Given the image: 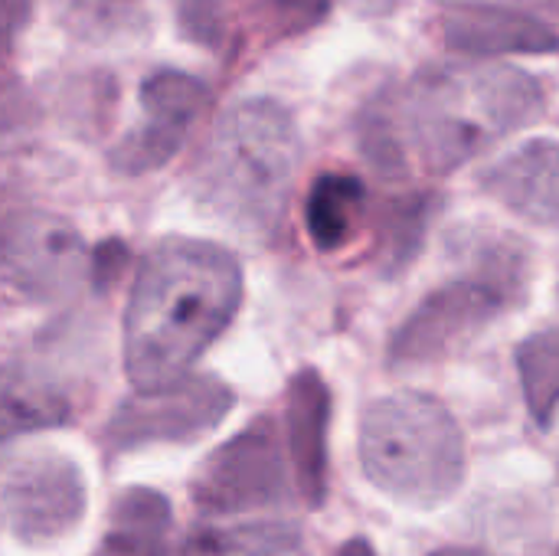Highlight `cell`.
Returning <instances> with one entry per match:
<instances>
[{
  "label": "cell",
  "instance_id": "12",
  "mask_svg": "<svg viewBox=\"0 0 559 556\" xmlns=\"http://www.w3.org/2000/svg\"><path fill=\"white\" fill-rule=\"evenodd\" d=\"M288 459L295 488L308 508H318L328 495V423L331 390L318 370L295 374L288 387Z\"/></svg>",
  "mask_w": 559,
  "mask_h": 556
},
{
  "label": "cell",
  "instance_id": "20",
  "mask_svg": "<svg viewBox=\"0 0 559 556\" xmlns=\"http://www.w3.org/2000/svg\"><path fill=\"white\" fill-rule=\"evenodd\" d=\"M331 0H259V33L292 36L314 26L328 13Z\"/></svg>",
  "mask_w": 559,
  "mask_h": 556
},
{
  "label": "cell",
  "instance_id": "4",
  "mask_svg": "<svg viewBox=\"0 0 559 556\" xmlns=\"http://www.w3.org/2000/svg\"><path fill=\"white\" fill-rule=\"evenodd\" d=\"M360 459L367 478L406 505H439L455 495L465 475L459 423L423 393H393L367 406Z\"/></svg>",
  "mask_w": 559,
  "mask_h": 556
},
{
  "label": "cell",
  "instance_id": "21",
  "mask_svg": "<svg viewBox=\"0 0 559 556\" xmlns=\"http://www.w3.org/2000/svg\"><path fill=\"white\" fill-rule=\"evenodd\" d=\"M423 220H426V210L419 200H413L406 210H396L390 229H386V262L393 265H403L419 246H423Z\"/></svg>",
  "mask_w": 559,
  "mask_h": 556
},
{
  "label": "cell",
  "instance_id": "15",
  "mask_svg": "<svg viewBox=\"0 0 559 556\" xmlns=\"http://www.w3.org/2000/svg\"><path fill=\"white\" fill-rule=\"evenodd\" d=\"M364 184L350 174H324L311 184L308 203H305V223L311 233V242L324 252L341 249L364 213Z\"/></svg>",
  "mask_w": 559,
  "mask_h": 556
},
{
  "label": "cell",
  "instance_id": "1",
  "mask_svg": "<svg viewBox=\"0 0 559 556\" xmlns=\"http://www.w3.org/2000/svg\"><path fill=\"white\" fill-rule=\"evenodd\" d=\"M537 82L498 62H449L419 72L373 121L367 147L377 164L403 170L416 164L449 174L485 154L540 115Z\"/></svg>",
  "mask_w": 559,
  "mask_h": 556
},
{
  "label": "cell",
  "instance_id": "5",
  "mask_svg": "<svg viewBox=\"0 0 559 556\" xmlns=\"http://www.w3.org/2000/svg\"><path fill=\"white\" fill-rule=\"evenodd\" d=\"M193 505L210 518L269 511L288 501L285 446L272 419H255L193 475Z\"/></svg>",
  "mask_w": 559,
  "mask_h": 556
},
{
  "label": "cell",
  "instance_id": "24",
  "mask_svg": "<svg viewBox=\"0 0 559 556\" xmlns=\"http://www.w3.org/2000/svg\"><path fill=\"white\" fill-rule=\"evenodd\" d=\"M557 556H559V551H557Z\"/></svg>",
  "mask_w": 559,
  "mask_h": 556
},
{
  "label": "cell",
  "instance_id": "8",
  "mask_svg": "<svg viewBox=\"0 0 559 556\" xmlns=\"http://www.w3.org/2000/svg\"><path fill=\"white\" fill-rule=\"evenodd\" d=\"M3 272L7 282L29 301L62 298L85 272L82 239L66 220L46 213L13 216L3 236Z\"/></svg>",
  "mask_w": 559,
  "mask_h": 556
},
{
  "label": "cell",
  "instance_id": "13",
  "mask_svg": "<svg viewBox=\"0 0 559 556\" xmlns=\"http://www.w3.org/2000/svg\"><path fill=\"white\" fill-rule=\"evenodd\" d=\"M485 190L531 223H559V144L527 141L485 174Z\"/></svg>",
  "mask_w": 559,
  "mask_h": 556
},
{
  "label": "cell",
  "instance_id": "2",
  "mask_svg": "<svg viewBox=\"0 0 559 556\" xmlns=\"http://www.w3.org/2000/svg\"><path fill=\"white\" fill-rule=\"evenodd\" d=\"M242 298L239 262L203 239H164L138 269L124 315V370L138 390L190 374Z\"/></svg>",
  "mask_w": 559,
  "mask_h": 556
},
{
  "label": "cell",
  "instance_id": "11",
  "mask_svg": "<svg viewBox=\"0 0 559 556\" xmlns=\"http://www.w3.org/2000/svg\"><path fill=\"white\" fill-rule=\"evenodd\" d=\"M439 36L455 52L504 56V52H554L559 36L544 20L485 3H455L439 16Z\"/></svg>",
  "mask_w": 559,
  "mask_h": 556
},
{
  "label": "cell",
  "instance_id": "23",
  "mask_svg": "<svg viewBox=\"0 0 559 556\" xmlns=\"http://www.w3.org/2000/svg\"><path fill=\"white\" fill-rule=\"evenodd\" d=\"M432 556H491L485 551H468V547H445V551H436Z\"/></svg>",
  "mask_w": 559,
  "mask_h": 556
},
{
  "label": "cell",
  "instance_id": "9",
  "mask_svg": "<svg viewBox=\"0 0 559 556\" xmlns=\"http://www.w3.org/2000/svg\"><path fill=\"white\" fill-rule=\"evenodd\" d=\"M501 285L495 282H452L436 288L393 334V364H426L449 354L455 344L475 338L501 311Z\"/></svg>",
  "mask_w": 559,
  "mask_h": 556
},
{
  "label": "cell",
  "instance_id": "10",
  "mask_svg": "<svg viewBox=\"0 0 559 556\" xmlns=\"http://www.w3.org/2000/svg\"><path fill=\"white\" fill-rule=\"evenodd\" d=\"M206 85L193 75L160 69L141 85L144 121L111 151V164L121 174H147L164 167L183 144L190 125L206 108Z\"/></svg>",
  "mask_w": 559,
  "mask_h": 556
},
{
  "label": "cell",
  "instance_id": "17",
  "mask_svg": "<svg viewBox=\"0 0 559 556\" xmlns=\"http://www.w3.org/2000/svg\"><path fill=\"white\" fill-rule=\"evenodd\" d=\"M183 556H308V544L295 524L259 521L197 531L183 547Z\"/></svg>",
  "mask_w": 559,
  "mask_h": 556
},
{
  "label": "cell",
  "instance_id": "16",
  "mask_svg": "<svg viewBox=\"0 0 559 556\" xmlns=\"http://www.w3.org/2000/svg\"><path fill=\"white\" fill-rule=\"evenodd\" d=\"M59 26L92 46L121 43L147 26L144 0H49Z\"/></svg>",
  "mask_w": 559,
  "mask_h": 556
},
{
  "label": "cell",
  "instance_id": "22",
  "mask_svg": "<svg viewBox=\"0 0 559 556\" xmlns=\"http://www.w3.org/2000/svg\"><path fill=\"white\" fill-rule=\"evenodd\" d=\"M334 556H377V551H373V544L367 537H354V541H347Z\"/></svg>",
  "mask_w": 559,
  "mask_h": 556
},
{
  "label": "cell",
  "instance_id": "6",
  "mask_svg": "<svg viewBox=\"0 0 559 556\" xmlns=\"http://www.w3.org/2000/svg\"><path fill=\"white\" fill-rule=\"evenodd\" d=\"M233 410V390L216 377H183L157 390H138L124 400L105 429L111 452L151 442H193L216 429Z\"/></svg>",
  "mask_w": 559,
  "mask_h": 556
},
{
  "label": "cell",
  "instance_id": "19",
  "mask_svg": "<svg viewBox=\"0 0 559 556\" xmlns=\"http://www.w3.org/2000/svg\"><path fill=\"white\" fill-rule=\"evenodd\" d=\"M69 416L66 397H59L49 383L29 377L26 370H10L3 383V429L7 436L26 433V429H46L59 426Z\"/></svg>",
  "mask_w": 559,
  "mask_h": 556
},
{
  "label": "cell",
  "instance_id": "14",
  "mask_svg": "<svg viewBox=\"0 0 559 556\" xmlns=\"http://www.w3.org/2000/svg\"><path fill=\"white\" fill-rule=\"evenodd\" d=\"M95 556H174V511L160 492L128 488L115 498Z\"/></svg>",
  "mask_w": 559,
  "mask_h": 556
},
{
  "label": "cell",
  "instance_id": "18",
  "mask_svg": "<svg viewBox=\"0 0 559 556\" xmlns=\"http://www.w3.org/2000/svg\"><path fill=\"white\" fill-rule=\"evenodd\" d=\"M518 374L531 416L550 426L559 410V328H547L521 341Z\"/></svg>",
  "mask_w": 559,
  "mask_h": 556
},
{
  "label": "cell",
  "instance_id": "3",
  "mask_svg": "<svg viewBox=\"0 0 559 556\" xmlns=\"http://www.w3.org/2000/svg\"><path fill=\"white\" fill-rule=\"evenodd\" d=\"M301 141L292 115L265 98L233 105L197 170L203 203L249 236H272L288 206Z\"/></svg>",
  "mask_w": 559,
  "mask_h": 556
},
{
  "label": "cell",
  "instance_id": "7",
  "mask_svg": "<svg viewBox=\"0 0 559 556\" xmlns=\"http://www.w3.org/2000/svg\"><path fill=\"white\" fill-rule=\"evenodd\" d=\"M3 514L20 544L39 547L62 541L85 514V478L79 465L59 452L16 459L3 478Z\"/></svg>",
  "mask_w": 559,
  "mask_h": 556
}]
</instances>
